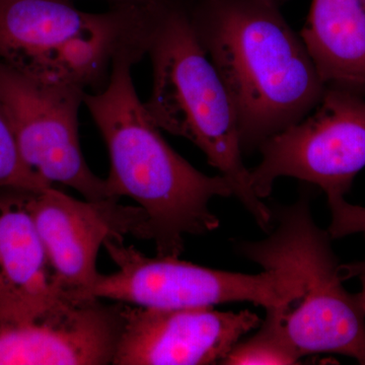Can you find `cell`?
Returning a JSON list of instances; mask_svg holds the SVG:
<instances>
[{
    "instance_id": "6da1fadb",
    "label": "cell",
    "mask_w": 365,
    "mask_h": 365,
    "mask_svg": "<svg viewBox=\"0 0 365 365\" xmlns=\"http://www.w3.org/2000/svg\"><path fill=\"white\" fill-rule=\"evenodd\" d=\"M194 30L239 118L242 151L307 116L322 81L277 0H186Z\"/></svg>"
},
{
    "instance_id": "7a4b0ae2",
    "label": "cell",
    "mask_w": 365,
    "mask_h": 365,
    "mask_svg": "<svg viewBox=\"0 0 365 365\" xmlns=\"http://www.w3.org/2000/svg\"><path fill=\"white\" fill-rule=\"evenodd\" d=\"M143 58L131 52L118 57L104 90L86 93L83 104L109 151L108 193L135 201L146 215L143 240L155 242L160 256L179 257L185 235L217 230L209 203L234 191L222 175L203 174L165 140L132 79V66Z\"/></svg>"
},
{
    "instance_id": "3957f363",
    "label": "cell",
    "mask_w": 365,
    "mask_h": 365,
    "mask_svg": "<svg viewBox=\"0 0 365 365\" xmlns=\"http://www.w3.org/2000/svg\"><path fill=\"white\" fill-rule=\"evenodd\" d=\"M148 55L153 86L144 106L151 120L162 130L195 144L262 230L270 232L272 210L252 188L234 103L197 37L186 0H169L160 7Z\"/></svg>"
},
{
    "instance_id": "277c9868",
    "label": "cell",
    "mask_w": 365,
    "mask_h": 365,
    "mask_svg": "<svg viewBox=\"0 0 365 365\" xmlns=\"http://www.w3.org/2000/svg\"><path fill=\"white\" fill-rule=\"evenodd\" d=\"M165 2L93 14L72 0H0V61L38 81L98 93L118 57L148 54Z\"/></svg>"
},
{
    "instance_id": "5b68a950",
    "label": "cell",
    "mask_w": 365,
    "mask_h": 365,
    "mask_svg": "<svg viewBox=\"0 0 365 365\" xmlns=\"http://www.w3.org/2000/svg\"><path fill=\"white\" fill-rule=\"evenodd\" d=\"M271 210L275 230L262 241L237 242V253L262 268H292L300 276L304 294L285 326L302 357L331 353L365 365V314L356 294L343 287L332 239L314 223L309 196Z\"/></svg>"
},
{
    "instance_id": "8992f818",
    "label": "cell",
    "mask_w": 365,
    "mask_h": 365,
    "mask_svg": "<svg viewBox=\"0 0 365 365\" xmlns=\"http://www.w3.org/2000/svg\"><path fill=\"white\" fill-rule=\"evenodd\" d=\"M104 247L116 264L115 273L101 274L85 297L155 309L215 307L252 302L268 309H290L304 294L294 269L273 267L260 274L215 270L180 260L179 257H148L123 237H111Z\"/></svg>"
},
{
    "instance_id": "52a82bcc",
    "label": "cell",
    "mask_w": 365,
    "mask_h": 365,
    "mask_svg": "<svg viewBox=\"0 0 365 365\" xmlns=\"http://www.w3.org/2000/svg\"><path fill=\"white\" fill-rule=\"evenodd\" d=\"M259 150L251 184L262 200L282 177L317 185L328 199L344 197L365 168V93L327 85L307 116L269 137Z\"/></svg>"
},
{
    "instance_id": "ba28073f",
    "label": "cell",
    "mask_w": 365,
    "mask_h": 365,
    "mask_svg": "<svg viewBox=\"0 0 365 365\" xmlns=\"http://www.w3.org/2000/svg\"><path fill=\"white\" fill-rule=\"evenodd\" d=\"M86 93L30 78L0 61V104L29 169L50 186L58 182L86 200H105L112 198L106 180L91 172L79 143L78 112Z\"/></svg>"
},
{
    "instance_id": "9c48e42d",
    "label": "cell",
    "mask_w": 365,
    "mask_h": 365,
    "mask_svg": "<svg viewBox=\"0 0 365 365\" xmlns=\"http://www.w3.org/2000/svg\"><path fill=\"white\" fill-rule=\"evenodd\" d=\"M123 307L63 290L31 313L0 312V365L113 364Z\"/></svg>"
},
{
    "instance_id": "30bf717a",
    "label": "cell",
    "mask_w": 365,
    "mask_h": 365,
    "mask_svg": "<svg viewBox=\"0 0 365 365\" xmlns=\"http://www.w3.org/2000/svg\"><path fill=\"white\" fill-rule=\"evenodd\" d=\"M258 314L213 307L155 309L125 304L114 365L222 364L246 334L259 328Z\"/></svg>"
},
{
    "instance_id": "8fae6325",
    "label": "cell",
    "mask_w": 365,
    "mask_h": 365,
    "mask_svg": "<svg viewBox=\"0 0 365 365\" xmlns=\"http://www.w3.org/2000/svg\"><path fill=\"white\" fill-rule=\"evenodd\" d=\"M31 208L55 279L62 289L83 297L97 280L101 247L111 237L143 240V208L118 199L78 200L50 188L34 191Z\"/></svg>"
},
{
    "instance_id": "7c38bea8",
    "label": "cell",
    "mask_w": 365,
    "mask_h": 365,
    "mask_svg": "<svg viewBox=\"0 0 365 365\" xmlns=\"http://www.w3.org/2000/svg\"><path fill=\"white\" fill-rule=\"evenodd\" d=\"M33 192L0 188V312L31 313L64 290L36 227Z\"/></svg>"
},
{
    "instance_id": "4fadbf2b",
    "label": "cell",
    "mask_w": 365,
    "mask_h": 365,
    "mask_svg": "<svg viewBox=\"0 0 365 365\" xmlns=\"http://www.w3.org/2000/svg\"><path fill=\"white\" fill-rule=\"evenodd\" d=\"M300 37L326 86L365 93L364 0H313Z\"/></svg>"
},
{
    "instance_id": "5bb4252c",
    "label": "cell",
    "mask_w": 365,
    "mask_h": 365,
    "mask_svg": "<svg viewBox=\"0 0 365 365\" xmlns=\"http://www.w3.org/2000/svg\"><path fill=\"white\" fill-rule=\"evenodd\" d=\"M289 309H268L258 331L249 339L240 341L223 359L225 365L300 364L302 359L285 326Z\"/></svg>"
},
{
    "instance_id": "9a60e30c",
    "label": "cell",
    "mask_w": 365,
    "mask_h": 365,
    "mask_svg": "<svg viewBox=\"0 0 365 365\" xmlns=\"http://www.w3.org/2000/svg\"><path fill=\"white\" fill-rule=\"evenodd\" d=\"M50 187L24 162L9 118L0 104V188L41 191Z\"/></svg>"
},
{
    "instance_id": "2e32d148",
    "label": "cell",
    "mask_w": 365,
    "mask_h": 365,
    "mask_svg": "<svg viewBox=\"0 0 365 365\" xmlns=\"http://www.w3.org/2000/svg\"><path fill=\"white\" fill-rule=\"evenodd\" d=\"M328 204L331 210V223L327 232L331 239H342L355 234L365 235L364 206L348 203L344 197L329 199Z\"/></svg>"
},
{
    "instance_id": "e0dca14e",
    "label": "cell",
    "mask_w": 365,
    "mask_h": 365,
    "mask_svg": "<svg viewBox=\"0 0 365 365\" xmlns=\"http://www.w3.org/2000/svg\"><path fill=\"white\" fill-rule=\"evenodd\" d=\"M340 274L343 280L359 277L361 282V290L356 294L359 306L365 314V260L340 265Z\"/></svg>"
},
{
    "instance_id": "ac0fdd59",
    "label": "cell",
    "mask_w": 365,
    "mask_h": 365,
    "mask_svg": "<svg viewBox=\"0 0 365 365\" xmlns=\"http://www.w3.org/2000/svg\"><path fill=\"white\" fill-rule=\"evenodd\" d=\"M112 6H150L165 0H107Z\"/></svg>"
}]
</instances>
